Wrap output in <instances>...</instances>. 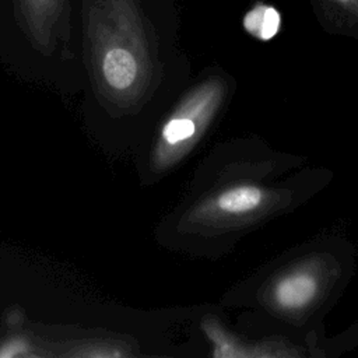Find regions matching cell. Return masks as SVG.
I'll list each match as a JSON object with an SVG mask.
<instances>
[{
  "mask_svg": "<svg viewBox=\"0 0 358 358\" xmlns=\"http://www.w3.org/2000/svg\"><path fill=\"white\" fill-rule=\"evenodd\" d=\"M94 80L102 99L130 109L145 95L154 59L136 0H101L88 27Z\"/></svg>",
  "mask_w": 358,
  "mask_h": 358,
  "instance_id": "6da1fadb",
  "label": "cell"
},
{
  "mask_svg": "<svg viewBox=\"0 0 358 358\" xmlns=\"http://www.w3.org/2000/svg\"><path fill=\"white\" fill-rule=\"evenodd\" d=\"M225 94L220 78H208L190 90L164 122L151 151V168L164 172L176 165L199 141L215 116Z\"/></svg>",
  "mask_w": 358,
  "mask_h": 358,
  "instance_id": "7a4b0ae2",
  "label": "cell"
},
{
  "mask_svg": "<svg viewBox=\"0 0 358 358\" xmlns=\"http://www.w3.org/2000/svg\"><path fill=\"white\" fill-rule=\"evenodd\" d=\"M271 192L255 185L227 187L194 207L189 221L197 225H218L250 218L264 210L271 201Z\"/></svg>",
  "mask_w": 358,
  "mask_h": 358,
  "instance_id": "3957f363",
  "label": "cell"
},
{
  "mask_svg": "<svg viewBox=\"0 0 358 358\" xmlns=\"http://www.w3.org/2000/svg\"><path fill=\"white\" fill-rule=\"evenodd\" d=\"M322 291V277L315 264H302L281 274L270 287L268 299L275 310L299 313L308 309Z\"/></svg>",
  "mask_w": 358,
  "mask_h": 358,
  "instance_id": "277c9868",
  "label": "cell"
},
{
  "mask_svg": "<svg viewBox=\"0 0 358 358\" xmlns=\"http://www.w3.org/2000/svg\"><path fill=\"white\" fill-rule=\"evenodd\" d=\"M201 329L213 345V355L218 358L245 357H294L298 352L287 344L277 341L250 343L228 333L217 320L204 319Z\"/></svg>",
  "mask_w": 358,
  "mask_h": 358,
  "instance_id": "5b68a950",
  "label": "cell"
},
{
  "mask_svg": "<svg viewBox=\"0 0 358 358\" xmlns=\"http://www.w3.org/2000/svg\"><path fill=\"white\" fill-rule=\"evenodd\" d=\"M63 0H20L21 13L32 42L49 50L55 24L59 20Z\"/></svg>",
  "mask_w": 358,
  "mask_h": 358,
  "instance_id": "8992f818",
  "label": "cell"
},
{
  "mask_svg": "<svg viewBox=\"0 0 358 358\" xmlns=\"http://www.w3.org/2000/svg\"><path fill=\"white\" fill-rule=\"evenodd\" d=\"M243 25L250 35L262 41H268L280 28V14L270 6L257 4L245 15Z\"/></svg>",
  "mask_w": 358,
  "mask_h": 358,
  "instance_id": "52a82bcc",
  "label": "cell"
},
{
  "mask_svg": "<svg viewBox=\"0 0 358 358\" xmlns=\"http://www.w3.org/2000/svg\"><path fill=\"white\" fill-rule=\"evenodd\" d=\"M59 355L70 357H126L130 355V351L126 350V345L115 340H101V338H88L73 343L66 351H62Z\"/></svg>",
  "mask_w": 358,
  "mask_h": 358,
  "instance_id": "ba28073f",
  "label": "cell"
},
{
  "mask_svg": "<svg viewBox=\"0 0 358 358\" xmlns=\"http://www.w3.org/2000/svg\"><path fill=\"white\" fill-rule=\"evenodd\" d=\"M38 355L31 343L24 337H11L0 345V357H31Z\"/></svg>",
  "mask_w": 358,
  "mask_h": 358,
  "instance_id": "9c48e42d",
  "label": "cell"
},
{
  "mask_svg": "<svg viewBox=\"0 0 358 358\" xmlns=\"http://www.w3.org/2000/svg\"><path fill=\"white\" fill-rule=\"evenodd\" d=\"M336 8L358 21V0H327Z\"/></svg>",
  "mask_w": 358,
  "mask_h": 358,
  "instance_id": "30bf717a",
  "label": "cell"
}]
</instances>
